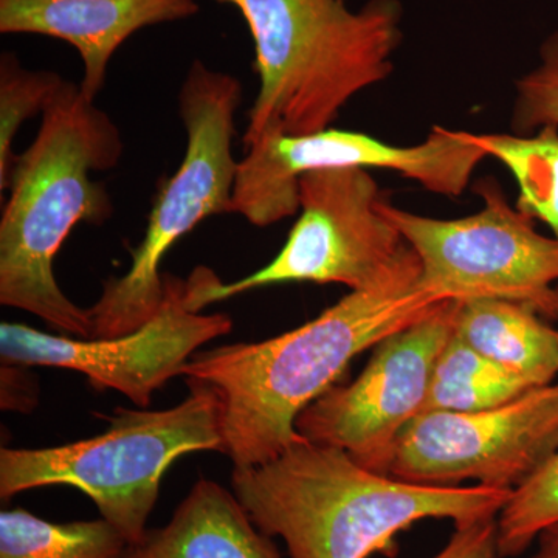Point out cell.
I'll return each instance as SVG.
<instances>
[{"mask_svg":"<svg viewBox=\"0 0 558 558\" xmlns=\"http://www.w3.org/2000/svg\"><path fill=\"white\" fill-rule=\"evenodd\" d=\"M421 271L411 248L391 277L374 288L351 290L300 328L190 359L182 376L218 398L223 453L234 468L264 464L299 442L303 436L296 418L337 384L352 360L446 301L421 288Z\"/></svg>","mask_w":558,"mask_h":558,"instance_id":"1","label":"cell"},{"mask_svg":"<svg viewBox=\"0 0 558 558\" xmlns=\"http://www.w3.org/2000/svg\"><path fill=\"white\" fill-rule=\"evenodd\" d=\"M240 11L255 44L259 92L244 146L263 135L328 130L360 92L388 78L402 40L398 0H218Z\"/></svg>","mask_w":558,"mask_h":558,"instance_id":"4","label":"cell"},{"mask_svg":"<svg viewBox=\"0 0 558 558\" xmlns=\"http://www.w3.org/2000/svg\"><path fill=\"white\" fill-rule=\"evenodd\" d=\"M123 140L112 119L64 81L43 112L35 140L14 163L0 219V303L36 315L76 339H92L89 307L62 292L54 259L81 222L112 216L108 190L92 171L119 165Z\"/></svg>","mask_w":558,"mask_h":558,"instance_id":"3","label":"cell"},{"mask_svg":"<svg viewBox=\"0 0 558 558\" xmlns=\"http://www.w3.org/2000/svg\"><path fill=\"white\" fill-rule=\"evenodd\" d=\"M484 207L461 219L414 215L381 201L421 260V288L440 300H502L558 319V238L510 207L495 180L480 183Z\"/></svg>","mask_w":558,"mask_h":558,"instance_id":"8","label":"cell"},{"mask_svg":"<svg viewBox=\"0 0 558 558\" xmlns=\"http://www.w3.org/2000/svg\"><path fill=\"white\" fill-rule=\"evenodd\" d=\"M197 11V0H0V33L49 36L75 47L84 69L81 92L95 101L124 40Z\"/></svg>","mask_w":558,"mask_h":558,"instance_id":"13","label":"cell"},{"mask_svg":"<svg viewBox=\"0 0 558 558\" xmlns=\"http://www.w3.org/2000/svg\"><path fill=\"white\" fill-rule=\"evenodd\" d=\"M558 450V381L476 413L425 411L396 444L389 475L424 486L515 490Z\"/></svg>","mask_w":558,"mask_h":558,"instance_id":"11","label":"cell"},{"mask_svg":"<svg viewBox=\"0 0 558 558\" xmlns=\"http://www.w3.org/2000/svg\"><path fill=\"white\" fill-rule=\"evenodd\" d=\"M487 154L465 131L435 126L425 142L396 146L362 132L328 130L307 135L270 134L245 146L238 163L230 213L269 227L300 209V178L323 168H379L399 172L432 193L458 197Z\"/></svg>","mask_w":558,"mask_h":558,"instance_id":"9","label":"cell"},{"mask_svg":"<svg viewBox=\"0 0 558 558\" xmlns=\"http://www.w3.org/2000/svg\"><path fill=\"white\" fill-rule=\"evenodd\" d=\"M189 398L167 410H123L94 438L0 450V497L49 486L78 488L130 545L146 534L165 473L183 454L222 451V411L215 392L186 380Z\"/></svg>","mask_w":558,"mask_h":558,"instance_id":"5","label":"cell"},{"mask_svg":"<svg viewBox=\"0 0 558 558\" xmlns=\"http://www.w3.org/2000/svg\"><path fill=\"white\" fill-rule=\"evenodd\" d=\"M128 545L102 519L51 523L22 508L0 513V558H123Z\"/></svg>","mask_w":558,"mask_h":558,"instance_id":"17","label":"cell"},{"mask_svg":"<svg viewBox=\"0 0 558 558\" xmlns=\"http://www.w3.org/2000/svg\"><path fill=\"white\" fill-rule=\"evenodd\" d=\"M242 84L230 73L191 64L179 94L186 150L179 170L160 186L145 238L132 250L130 270L102 286L89 307L92 339L134 332L160 310L165 275L160 266L175 242L211 216L230 213L238 161L233 156Z\"/></svg>","mask_w":558,"mask_h":558,"instance_id":"6","label":"cell"},{"mask_svg":"<svg viewBox=\"0 0 558 558\" xmlns=\"http://www.w3.org/2000/svg\"><path fill=\"white\" fill-rule=\"evenodd\" d=\"M545 126L558 128V32L543 43L537 68L517 81L513 130L524 135Z\"/></svg>","mask_w":558,"mask_h":558,"instance_id":"21","label":"cell"},{"mask_svg":"<svg viewBox=\"0 0 558 558\" xmlns=\"http://www.w3.org/2000/svg\"><path fill=\"white\" fill-rule=\"evenodd\" d=\"M498 557L520 556L558 524V450L510 495L498 519Z\"/></svg>","mask_w":558,"mask_h":558,"instance_id":"20","label":"cell"},{"mask_svg":"<svg viewBox=\"0 0 558 558\" xmlns=\"http://www.w3.org/2000/svg\"><path fill=\"white\" fill-rule=\"evenodd\" d=\"M542 318L510 301H458L454 336L532 387H545L558 374V330Z\"/></svg>","mask_w":558,"mask_h":558,"instance_id":"15","label":"cell"},{"mask_svg":"<svg viewBox=\"0 0 558 558\" xmlns=\"http://www.w3.org/2000/svg\"><path fill=\"white\" fill-rule=\"evenodd\" d=\"M465 137L512 172L520 189L517 209L558 238V128H539L532 137L472 132Z\"/></svg>","mask_w":558,"mask_h":558,"instance_id":"18","label":"cell"},{"mask_svg":"<svg viewBox=\"0 0 558 558\" xmlns=\"http://www.w3.org/2000/svg\"><path fill=\"white\" fill-rule=\"evenodd\" d=\"M123 558H282L234 492L199 480L167 526L148 529Z\"/></svg>","mask_w":558,"mask_h":558,"instance_id":"14","label":"cell"},{"mask_svg":"<svg viewBox=\"0 0 558 558\" xmlns=\"http://www.w3.org/2000/svg\"><path fill=\"white\" fill-rule=\"evenodd\" d=\"M231 488L253 523L281 538L292 558L391 557L396 537L418 521L459 526L498 517L512 495L480 484L409 483L306 438L269 462L234 468Z\"/></svg>","mask_w":558,"mask_h":558,"instance_id":"2","label":"cell"},{"mask_svg":"<svg viewBox=\"0 0 558 558\" xmlns=\"http://www.w3.org/2000/svg\"><path fill=\"white\" fill-rule=\"evenodd\" d=\"M457 307L458 301H444L380 341L357 379L333 385L300 414L296 432L389 475L399 436L424 413L436 362L453 336Z\"/></svg>","mask_w":558,"mask_h":558,"instance_id":"10","label":"cell"},{"mask_svg":"<svg viewBox=\"0 0 558 558\" xmlns=\"http://www.w3.org/2000/svg\"><path fill=\"white\" fill-rule=\"evenodd\" d=\"M300 218L281 252L263 269L238 281H220L199 266L189 278L190 304H209L286 282L374 288L391 277L411 247L380 211V191L366 168H323L300 178Z\"/></svg>","mask_w":558,"mask_h":558,"instance_id":"7","label":"cell"},{"mask_svg":"<svg viewBox=\"0 0 558 558\" xmlns=\"http://www.w3.org/2000/svg\"><path fill=\"white\" fill-rule=\"evenodd\" d=\"M527 380L499 368L457 336L440 352L425 411L476 413L505 405L534 389Z\"/></svg>","mask_w":558,"mask_h":558,"instance_id":"16","label":"cell"},{"mask_svg":"<svg viewBox=\"0 0 558 558\" xmlns=\"http://www.w3.org/2000/svg\"><path fill=\"white\" fill-rule=\"evenodd\" d=\"M537 542L538 548L531 558H558V524L546 529Z\"/></svg>","mask_w":558,"mask_h":558,"instance_id":"23","label":"cell"},{"mask_svg":"<svg viewBox=\"0 0 558 558\" xmlns=\"http://www.w3.org/2000/svg\"><path fill=\"white\" fill-rule=\"evenodd\" d=\"M160 310L142 328L112 339L50 336L31 326L0 325L3 365L51 366L75 371L92 387L116 389L146 409L154 392L209 341L233 329L226 314H202L190 304L189 279L165 275Z\"/></svg>","mask_w":558,"mask_h":558,"instance_id":"12","label":"cell"},{"mask_svg":"<svg viewBox=\"0 0 558 558\" xmlns=\"http://www.w3.org/2000/svg\"><path fill=\"white\" fill-rule=\"evenodd\" d=\"M64 78L50 70H28L16 54L5 51L0 58V191L10 189L17 156L13 140L22 124L43 113Z\"/></svg>","mask_w":558,"mask_h":558,"instance_id":"19","label":"cell"},{"mask_svg":"<svg viewBox=\"0 0 558 558\" xmlns=\"http://www.w3.org/2000/svg\"><path fill=\"white\" fill-rule=\"evenodd\" d=\"M498 517L454 526L446 548L433 558H497Z\"/></svg>","mask_w":558,"mask_h":558,"instance_id":"22","label":"cell"}]
</instances>
